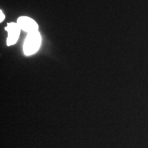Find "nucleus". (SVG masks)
<instances>
[{"mask_svg": "<svg viewBox=\"0 0 148 148\" xmlns=\"http://www.w3.org/2000/svg\"><path fill=\"white\" fill-rule=\"evenodd\" d=\"M41 44V36L38 31L28 33L24 42L23 51L25 54H34L39 49Z\"/></svg>", "mask_w": 148, "mask_h": 148, "instance_id": "obj_1", "label": "nucleus"}, {"mask_svg": "<svg viewBox=\"0 0 148 148\" xmlns=\"http://www.w3.org/2000/svg\"><path fill=\"white\" fill-rule=\"evenodd\" d=\"M17 24L20 29H23L27 33L38 31V25L32 18L27 16H21L18 18Z\"/></svg>", "mask_w": 148, "mask_h": 148, "instance_id": "obj_2", "label": "nucleus"}, {"mask_svg": "<svg viewBox=\"0 0 148 148\" xmlns=\"http://www.w3.org/2000/svg\"><path fill=\"white\" fill-rule=\"evenodd\" d=\"M5 29V30L8 31V36L7 38V45L10 46L15 44L19 36L20 30H21L17 23H9Z\"/></svg>", "mask_w": 148, "mask_h": 148, "instance_id": "obj_3", "label": "nucleus"}, {"mask_svg": "<svg viewBox=\"0 0 148 148\" xmlns=\"http://www.w3.org/2000/svg\"><path fill=\"white\" fill-rule=\"evenodd\" d=\"M5 18V16L2 12V10H0V21L2 22Z\"/></svg>", "mask_w": 148, "mask_h": 148, "instance_id": "obj_4", "label": "nucleus"}]
</instances>
